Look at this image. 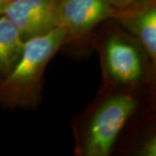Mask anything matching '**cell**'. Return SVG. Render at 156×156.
<instances>
[{
	"instance_id": "cell-11",
	"label": "cell",
	"mask_w": 156,
	"mask_h": 156,
	"mask_svg": "<svg viewBox=\"0 0 156 156\" xmlns=\"http://www.w3.org/2000/svg\"><path fill=\"white\" fill-rule=\"evenodd\" d=\"M5 1H9V0H5Z\"/></svg>"
},
{
	"instance_id": "cell-7",
	"label": "cell",
	"mask_w": 156,
	"mask_h": 156,
	"mask_svg": "<svg viewBox=\"0 0 156 156\" xmlns=\"http://www.w3.org/2000/svg\"><path fill=\"white\" fill-rule=\"evenodd\" d=\"M24 41L13 23L0 15V78L5 76L22 53Z\"/></svg>"
},
{
	"instance_id": "cell-6",
	"label": "cell",
	"mask_w": 156,
	"mask_h": 156,
	"mask_svg": "<svg viewBox=\"0 0 156 156\" xmlns=\"http://www.w3.org/2000/svg\"><path fill=\"white\" fill-rule=\"evenodd\" d=\"M108 71L118 83L132 84L142 76V61L139 50L130 42L118 36L110 37L105 46Z\"/></svg>"
},
{
	"instance_id": "cell-2",
	"label": "cell",
	"mask_w": 156,
	"mask_h": 156,
	"mask_svg": "<svg viewBox=\"0 0 156 156\" xmlns=\"http://www.w3.org/2000/svg\"><path fill=\"white\" fill-rule=\"evenodd\" d=\"M137 108L132 95L122 94L106 100L91 118L86 133L84 154L109 155L119 134Z\"/></svg>"
},
{
	"instance_id": "cell-3",
	"label": "cell",
	"mask_w": 156,
	"mask_h": 156,
	"mask_svg": "<svg viewBox=\"0 0 156 156\" xmlns=\"http://www.w3.org/2000/svg\"><path fill=\"white\" fill-rule=\"evenodd\" d=\"M116 11L108 0H58L56 25L65 30L68 41L83 37L100 23L114 18Z\"/></svg>"
},
{
	"instance_id": "cell-5",
	"label": "cell",
	"mask_w": 156,
	"mask_h": 156,
	"mask_svg": "<svg viewBox=\"0 0 156 156\" xmlns=\"http://www.w3.org/2000/svg\"><path fill=\"white\" fill-rule=\"evenodd\" d=\"M114 18L136 38L155 67V0H141L127 9L117 11Z\"/></svg>"
},
{
	"instance_id": "cell-4",
	"label": "cell",
	"mask_w": 156,
	"mask_h": 156,
	"mask_svg": "<svg viewBox=\"0 0 156 156\" xmlns=\"http://www.w3.org/2000/svg\"><path fill=\"white\" fill-rule=\"evenodd\" d=\"M57 3L58 0H9L5 2L2 14L26 41L57 27Z\"/></svg>"
},
{
	"instance_id": "cell-10",
	"label": "cell",
	"mask_w": 156,
	"mask_h": 156,
	"mask_svg": "<svg viewBox=\"0 0 156 156\" xmlns=\"http://www.w3.org/2000/svg\"><path fill=\"white\" fill-rule=\"evenodd\" d=\"M5 0H0V15H2V12H3V8L4 5L5 4Z\"/></svg>"
},
{
	"instance_id": "cell-1",
	"label": "cell",
	"mask_w": 156,
	"mask_h": 156,
	"mask_svg": "<svg viewBox=\"0 0 156 156\" xmlns=\"http://www.w3.org/2000/svg\"><path fill=\"white\" fill-rule=\"evenodd\" d=\"M65 42L66 32L58 27L24 41L17 62L5 76L0 78V104L12 108L37 106L45 69Z\"/></svg>"
},
{
	"instance_id": "cell-8",
	"label": "cell",
	"mask_w": 156,
	"mask_h": 156,
	"mask_svg": "<svg viewBox=\"0 0 156 156\" xmlns=\"http://www.w3.org/2000/svg\"><path fill=\"white\" fill-rule=\"evenodd\" d=\"M140 154L144 156H155L156 155V139L154 136H151L150 138L146 140L141 145L139 151Z\"/></svg>"
},
{
	"instance_id": "cell-9",
	"label": "cell",
	"mask_w": 156,
	"mask_h": 156,
	"mask_svg": "<svg viewBox=\"0 0 156 156\" xmlns=\"http://www.w3.org/2000/svg\"><path fill=\"white\" fill-rule=\"evenodd\" d=\"M108 1L116 11H122L134 5V4L138 3L141 0H108Z\"/></svg>"
}]
</instances>
